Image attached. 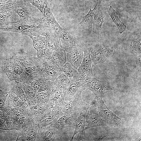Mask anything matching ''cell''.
I'll list each match as a JSON object with an SVG mask.
<instances>
[{
  "label": "cell",
  "instance_id": "cell-1",
  "mask_svg": "<svg viewBox=\"0 0 141 141\" xmlns=\"http://www.w3.org/2000/svg\"><path fill=\"white\" fill-rule=\"evenodd\" d=\"M13 8L21 20L39 25L44 21L42 13L26 0H13Z\"/></svg>",
  "mask_w": 141,
  "mask_h": 141
},
{
  "label": "cell",
  "instance_id": "cell-2",
  "mask_svg": "<svg viewBox=\"0 0 141 141\" xmlns=\"http://www.w3.org/2000/svg\"><path fill=\"white\" fill-rule=\"evenodd\" d=\"M4 69L8 77L11 81H29L32 78L26 71L22 63L14 56L5 60Z\"/></svg>",
  "mask_w": 141,
  "mask_h": 141
},
{
  "label": "cell",
  "instance_id": "cell-3",
  "mask_svg": "<svg viewBox=\"0 0 141 141\" xmlns=\"http://www.w3.org/2000/svg\"><path fill=\"white\" fill-rule=\"evenodd\" d=\"M43 22L37 25L20 20L11 23L7 27H0V31L19 33L27 36L31 38L34 36L38 35L44 37L43 28Z\"/></svg>",
  "mask_w": 141,
  "mask_h": 141
},
{
  "label": "cell",
  "instance_id": "cell-4",
  "mask_svg": "<svg viewBox=\"0 0 141 141\" xmlns=\"http://www.w3.org/2000/svg\"><path fill=\"white\" fill-rule=\"evenodd\" d=\"M23 64L26 71L33 78L43 74L42 61L24 52L15 53L14 55Z\"/></svg>",
  "mask_w": 141,
  "mask_h": 141
},
{
  "label": "cell",
  "instance_id": "cell-5",
  "mask_svg": "<svg viewBox=\"0 0 141 141\" xmlns=\"http://www.w3.org/2000/svg\"><path fill=\"white\" fill-rule=\"evenodd\" d=\"M52 27L57 46L66 50L71 47L83 45L75 36L64 28L61 29L52 26Z\"/></svg>",
  "mask_w": 141,
  "mask_h": 141
},
{
  "label": "cell",
  "instance_id": "cell-6",
  "mask_svg": "<svg viewBox=\"0 0 141 141\" xmlns=\"http://www.w3.org/2000/svg\"><path fill=\"white\" fill-rule=\"evenodd\" d=\"M89 105L83 102L80 95L72 100L64 102L59 107L64 115L78 117L81 112L87 110Z\"/></svg>",
  "mask_w": 141,
  "mask_h": 141
},
{
  "label": "cell",
  "instance_id": "cell-7",
  "mask_svg": "<svg viewBox=\"0 0 141 141\" xmlns=\"http://www.w3.org/2000/svg\"><path fill=\"white\" fill-rule=\"evenodd\" d=\"M90 57L93 66L104 62L113 51L108 45L97 44L90 47Z\"/></svg>",
  "mask_w": 141,
  "mask_h": 141
},
{
  "label": "cell",
  "instance_id": "cell-8",
  "mask_svg": "<svg viewBox=\"0 0 141 141\" xmlns=\"http://www.w3.org/2000/svg\"><path fill=\"white\" fill-rule=\"evenodd\" d=\"M87 89L91 91L97 98H102L104 94L111 91L113 89L105 81L99 80L94 77L86 80Z\"/></svg>",
  "mask_w": 141,
  "mask_h": 141
},
{
  "label": "cell",
  "instance_id": "cell-9",
  "mask_svg": "<svg viewBox=\"0 0 141 141\" xmlns=\"http://www.w3.org/2000/svg\"><path fill=\"white\" fill-rule=\"evenodd\" d=\"M97 100L98 113L101 118L107 124L117 126L122 123L121 119L112 113L106 105L102 99L97 98Z\"/></svg>",
  "mask_w": 141,
  "mask_h": 141
},
{
  "label": "cell",
  "instance_id": "cell-10",
  "mask_svg": "<svg viewBox=\"0 0 141 141\" xmlns=\"http://www.w3.org/2000/svg\"><path fill=\"white\" fill-rule=\"evenodd\" d=\"M85 46L83 45L71 47L66 51L67 62L77 70L82 61Z\"/></svg>",
  "mask_w": 141,
  "mask_h": 141
},
{
  "label": "cell",
  "instance_id": "cell-11",
  "mask_svg": "<svg viewBox=\"0 0 141 141\" xmlns=\"http://www.w3.org/2000/svg\"><path fill=\"white\" fill-rule=\"evenodd\" d=\"M85 122L86 125L84 130L100 126H107V123L98 114L94 104H89L86 112Z\"/></svg>",
  "mask_w": 141,
  "mask_h": 141
},
{
  "label": "cell",
  "instance_id": "cell-12",
  "mask_svg": "<svg viewBox=\"0 0 141 141\" xmlns=\"http://www.w3.org/2000/svg\"><path fill=\"white\" fill-rule=\"evenodd\" d=\"M90 47H84L83 60L77 70L82 78L85 80L94 77L92 72L93 66L90 59Z\"/></svg>",
  "mask_w": 141,
  "mask_h": 141
},
{
  "label": "cell",
  "instance_id": "cell-13",
  "mask_svg": "<svg viewBox=\"0 0 141 141\" xmlns=\"http://www.w3.org/2000/svg\"><path fill=\"white\" fill-rule=\"evenodd\" d=\"M87 89L86 80L82 79L74 82H71L66 91L65 102L72 100L81 95L82 91Z\"/></svg>",
  "mask_w": 141,
  "mask_h": 141
},
{
  "label": "cell",
  "instance_id": "cell-14",
  "mask_svg": "<svg viewBox=\"0 0 141 141\" xmlns=\"http://www.w3.org/2000/svg\"><path fill=\"white\" fill-rule=\"evenodd\" d=\"M43 63V73L49 80L54 81L61 72L60 69L53 63L47 60H41Z\"/></svg>",
  "mask_w": 141,
  "mask_h": 141
},
{
  "label": "cell",
  "instance_id": "cell-15",
  "mask_svg": "<svg viewBox=\"0 0 141 141\" xmlns=\"http://www.w3.org/2000/svg\"><path fill=\"white\" fill-rule=\"evenodd\" d=\"M78 117L74 116H68L63 114L54 121L50 125L59 131H62L64 129L75 125Z\"/></svg>",
  "mask_w": 141,
  "mask_h": 141
},
{
  "label": "cell",
  "instance_id": "cell-16",
  "mask_svg": "<svg viewBox=\"0 0 141 141\" xmlns=\"http://www.w3.org/2000/svg\"><path fill=\"white\" fill-rule=\"evenodd\" d=\"M48 60L56 65L61 70L67 62L66 51L60 47L57 46L56 48L53 51Z\"/></svg>",
  "mask_w": 141,
  "mask_h": 141
},
{
  "label": "cell",
  "instance_id": "cell-17",
  "mask_svg": "<svg viewBox=\"0 0 141 141\" xmlns=\"http://www.w3.org/2000/svg\"><path fill=\"white\" fill-rule=\"evenodd\" d=\"M62 131L51 125L42 131L40 137L44 140L60 141L62 140Z\"/></svg>",
  "mask_w": 141,
  "mask_h": 141
},
{
  "label": "cell",
  "instance_id": "cell-18",
  "mask_svg": "<svg viewBox=\"0 0 141 141\" xmlns=\"http://www.w3.org/2000/svg\"><path fill=\"white\" fill-rule=\"evenodd\" d=\"M92 3L91 2L89 12L83 17L79 23L81 27L85 30H89L92 27L93 19L95 15V11L97 9L99 4L98 1H97L96 4L93 9H91Z\"/></svg>",
  "mask_w": 141,
  "mask_h": 141
},
{
  "label": "cell",
  "instance_id": "cell-19",
  "mask_svg": "<svg viewBox=\"0 0 141 141\" xmlns=\"http://www.w3.org/2000/svg\"><path fill=\"white\" fill-rule=\"evenodd\" d=\"M98 9L97 12L93 18L92 27L93 32L95 33H98L102 30L106 14L103 7L99 4Z\"/></svg>",
  "mask_w": 141,
  "mask_h": 141
},
{
  "label": "cell",
  "instance_id": "cell-20",
  "mask_svg": "<svg viewBox=\"0 0 141 141\" xmlns=\"http://www.w3.org/2000/svg\"><path fill=\"white\" fill-rule=\"evenodd\" d=\"M63 115L60 107L54 106L52 108L50 113L40 121L41 127L43 128L51 125L54 121Z\"/></svg>",
  "mask_w": 141,
  "mask_h": 141
},
{
  "label": "cell",
  "instance_id": "cell-21",
  "mask_svg": "<svg viewBox=\"0 0 141 141\" xmlns=\"http://www.w3.org/2000/svg\"><path fill=\"white\" fill-rule=\"evenodd\" d=\"M20 19L19 16L14 10L6 13H0V27H7L11 23Z\"/></svg>",
  "mask_w": 141,
  "mask_h": 141
},
{
  "label": "cell",
  "instance_id": "cell-22",
  "mask_svg": "<svg viewBox=\"0 0 141 141\" xmlns=\"http://www.w3.org/2000/svg\"><path fill=\"white\" fill-rule=\"evenodd\" d=\"M44 20L49 23L51 26L61 29L64 28L61 27L55 19L50 9L49 4L46 0L43 15Z\"/></svg>",
  "mask_w": 141,
  "mask_h": 141
},
{
  "label": "cell",
  "instance_id": "cell-23",
  "mask_svg": "<svg viewBox=\"0 0 141 141\" xmlns=\"http://www.w3.org/2000/svg\"><path fill=\"white\" fill-rule=\"evenodd\" d=\"M61 71L67 77L71 82H74L83 79L78 71L67 62L61 69Z\"/></svg>",
  "mask_w": 141,
  "mask_h": 141
},
{
  "label": "cell",
  "instance_id": "cell-24",
  "mask_svg": "<svg viewBox=\"0 0 141 141\" xmlns=\"http://www.w3.org/2000/svg\"><path fill=\"white\" fill-rule=\"evenodd\" d=\"M87 111V110H86ZM86 111L81 112L75 122V127L70 141H73L75 135L78 133L83 135V132L86 125L85 122V116Z\"/></svg>",
  "mask_w": 141,
  "mask_h": 141
},
{
  "label": "cell",
  "instance_id": "cell-25",
  "mask_svg": "<svg viewBox=\"0 0 141 141\" xmlns=\"http://www.w3.org/2000/svg\"><path fill=\"white\" fill-rule=\"evenodd\" d=\"M107 12L114 23L117 26L119 33L121 34L125 31L126 30V26L120 20L117 12L111 6H110Z\"/></svg>",
  "mask_w": 141,
  "mask_h": 141
},
{
  "label": "cell",
  "instance_id": "cell-26",
  "mask_svg": "<svg viewBox=\"0 0 141 141\" xmlns=\"http://www.w3.org/2000/svg\"><path fill=\"white\" fill-rule=\"evenodd\" d=\"M130 46L132 51L137 56L138 62L140 64L141 62V33H137L132 40Z\"/></svg>",
  "mask_w": 141,
  "mask_h": 141
},
{
  "label": "cell",
  "instance_id": "cell-27",
  "mask_svg": "<svg viewBox=\"0 0 141 141\" xmlns=\"http://www.w3.org/2000/svg\"><path fill=\"white\" fill-rule=\"evenodd\" d=\"M54 106H61L65 101L66 93L62 90L56 87V89L51 94Z\"/></svg>",
  "mask_w": 141,
  "mask_h": 141
},
{
  "label": "cell",
  "instance_id": "cell-28",
  "mask_svg": "<svg viewBox=\"0 0 141 141\" xmlns=\"http://www.w3.org/2000/svg\"><path fill=\"white\" fill-rule=\"evenodd\" d=\"M31 38L33 41V46L36 50L48 48L45 37L38 35L34 36Z\"/></svg>",
  "mask_w": 141,
  "mask_h": 141
},
{
  "label": "cell",
  "instance_id": "cell-29",
  "mask_svg": "<svg viewBox=\"0 0 141 141\" xmlns=\"http://www.w3.org/2000/svg\"><path fill=\"white\" fill-rule=\"evenodd\" d=\"M37 57L41 60H48L54 50L48 48L37 50Z\"/></svg>",
  "mask_w": 141,
  "mask_h": 141
},
{
  "label": "cell",
  "instance_id": "cell-30",
  "mask_svg": "<svg viewBox=\"0 0 141 141\" xmlns=\"http://www.w3.org/2000/svg\"><path fill=\"white\" fill-rule=\"evenodd\" d=\"M13 0H8L4 2H0V13H5L13 10Z\"/></svg>",
  "mask_w": 141,
  "mask_h": 141
},
{
  "label": "cell",
  "instance_id": "cell-31",
  "mask_svg": "<svg viewBox=\"0 0 141 141\" xmlns=\"http://www.w3.org/2000/svg\"><path fill=\"white\" fill-rule=\"evenodd\" d=\"M46 0H27L32 5L37 8L43 15Z\"/></svg>",
  "mask_w": 141,
  "mask_h": 141
},
{
  "label": "cell",
  "instance_id": "cell-32",
  "mask_svg": "<svg viewBox=\"0 0 141 141\" xmlns=\"http://www.w3.org/2000/svg\"><path fill=\"white\" fill-rule=\"evenodd\" d=\"M8 0H0V2H6Z\"/></svg>",
  "mask_w": 141,
  "mask_h": 141
},
{
  "label": "cell",
  "instance_id": "cell-33",
  "mask_svg": "<svg viewBox=\"0 0 141 141\" xmlns=\"http://www.w3.org/2000/svg\"><path fill=\"white\" fill-rule=\"evenodd\" d=\"M97 1H98L99 0H96Z\"/></svg>",
  "mask_w": 141,
  "mask_h": 141
},
{
  "label": "cell",
  "instance_id": "cell-34",
  "mask_svg": "<svg viewBox=\"0 0 141 141\" xmlns=\"http://www.w3.org/2000/svg\"></svg>",
  "mask_w": 141,
  "mask_h": 141
}]
</instances>
